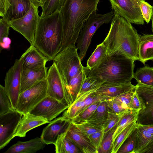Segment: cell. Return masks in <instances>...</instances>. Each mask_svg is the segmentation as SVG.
<instances>
[{
	"instance_id": "cell-1",
	"label": "cell",
	"mask_w": 153,
	"mask_h": 153,
	"mask_svg": "<svg viewBox=\"0 0 153 153\" xmlns=\"http://www.w3.org/2000/svg\"><path fill=\"white\" fill-rule=\"evenodd\" d=\"M139 38L131 23L115 14L109 30L102 43L107 48L108 55H123L135 61L139 60Z\"/></svg>"
},
{
	"instance_id": "cell-2",
	"label": "cell",
	"mask_w": 153,
	"mask_h": 153,
	"mask_svg": "<svg viewBox=\"0 0 153 153\" xmlns=\"http://www.w3.org/2000/svg\"><path fill=\"white\" fill-rule=\"evenodd\" d=\"M100 0H66L60 10L63 36L60 51L70 45H75L86 21L97 10Z\"/></svg>"
},
{
	"instance_id": "cell-3",
	"label": "cell",
	"mask_w": 153,
	"mask_h": 153,
	"mask_svg": "<svg viewBox=\"0 0 153 153\" xmlns=\"http://www.w3.org/2000/svg\"><path fill=\"white\" fill-rule=\"evenodd\" d=\"M63 36L62 19L60 11L40 17L33 45L49 61L53 60L60 52Z\"/></svg>"
},
{
	"instance_id": "cell-4",
	"label": "cell",
	"mask_w": 153,
	"mask_h": 153,
	"mask_svg": "<svg viewBox=\"0 0 153 153\" xmlns=\"http://www.w3.org/2000/svg\"><path fill=\"white\" fill-rule=\"evenodd\" d=\"M134 61L123 55H107L98 65L91 69L86 67L83 70L86 77L107 82L122 84L131 82L134 78Z\"/></svg>"
},
{
	"instance_id": "cell-5",
	"label": "cell",
	"mask_w": 153,
	"mask_h": 153,
	"mask_svg": "<svg viewBox=\"0 0 153 153\" xmlns=\"http://www.w3.org/2000/svg\"><path fill=\"white\" fill-rule=\"evenodd\" d=\"M61 76L65 87L71 79L83 70L77 49L70 45L60 51L53 60Z\"/></svg>"
},
{
	"instance_id": "cell-6",
	"label": "cell",
	"mask_w": 153,
	"mask_h": 153,
	"mask_svg": "<svg viewBox=\"0 0 153 153\" xmlns=\"http://www.w3.org/2000/svg\"><path fill=\"white\" fill-rule=\"evenodd\" d=\"M115 14L113 10L104 14H98L95 11L86 21L76 42V48L79 51L81 61L85 56L95 32L102 25L111 21Z\"/></svg>"
},
{
	"instance_id": "cell-7",
	"label": "cell",
	"mask_w": 153,
	"mask_h": 153,
	"mask_svg": "<svg viewBox=\"0 0 153 153\" xmlns=\"http://www.w3.org/2000/svg\"><path fill=\"white\" fill-rule=\"evenodd\" d=\"M47 87L45 78L20 93L16 110L23 115L29 114L47 96Z\"/></svg>"
},
{
	"instance_id": "cell-8",
	"label": "cell",
	"mask_w": 153,
	"mask_h": 153,
	"mask_svg": "<svg viewBox=\"0 0 153 153\" xmlns=\"http://www.w3.org/2000/svg\"><path fill=\"white\" fill-rule=\"evenodd\" d=\"M38 7L32 3L27 13L23 17L9 22L10 27L23 35L33 45L36 27L40 16Z\"/></svg>"
},
{
	"instance_id": "cell-9",
	"label": "cell",
	"mask_w": 153,
	"mask_h": 153,
	"mask_svg": "<svg viewBox=\"0 0 153 153\" xmlns=\"http://www.w3.org/2000/svg\"><path fill=\"white\" fill-rule=\"evenodd\" d=\"M115 14L124 17L130 23L143 25V18L140 6L146 0H109Z\"/></svg>"
},
{
	"instance_id": "cell-10",
	"label": "cell",
	"mask_w": 153,
	"mask_h": 153,
	"mask_svg": "<svg viewBox=\"0 0 153 153\" xmlns=\"http://www.w3.org/2000/svg\"><path fill=\"white\" fill-rule=\"evenodd\" d=\"M23 62V59L21 57L16 59L13 65L6 73L4 79V89L15 110L16 109L20 94Z\"/></svg>"
},
{
	"instance_id": "cell-11",
	"label": "cell",
	"mask_w": 153,
	"mask_h": 153,
	"mask_svg": "<svg viewBox=\"0 0 153 153\" xmlns=\"http://www.w3.org/2000/svg\"><path fill=\"white\" fill-rule=\"evenodd\" d=\"M68 105L47 95L29 114L50 122L68 107Z\"/></svg>"
},
{
	"instance_id": "cell-12",
	"label": "cell",
	"mask_w": 153,
	"mask_h": 153,
	"mask_svg": "<svg viewBox=\"0 0 153 153\" xmlns=\"http://www.w3.org/2000/svg\"><path fill=\"white\" fill-rule=\"evenodd\" d=\"M23 114L16 110L0 115V149L13 139Z\"/></svg>"
},
{
	"instance_id": "cell-13",
	"label": "cell",
	"mask_w": 153,
	"mask_h": 153,
	"mask_svg": "<svg viewBox=\"0 0 153 153\" xmlns=\"http://www.w3.org/2000/svg\"><path fill=\"white\" fill-rule=\"evenodd\" d=\"M143 99L145 108L139 113L137 123L153 124V87L137 83L135 90Z\"/></svg>"
},
{
	"instance_id": "cell-14",
	"label": "cell",
	"mask_w": 153,
	"mask_h": 153,
	"mask_svg": "<svg viewBox=\"0 0 153 153\" xmlns=\"http://www.w3.org/2000/svg\"><path fill=\"white\" fill-rule=\"evenodd\" d=\"M46 78L48 83L47 95L68 105L62 79L54 62L48 70Z\"/></svg>"
},
{
	"instance_id": "cell-15",
	"label": "cell",
	"mask_w": 153,
	"mask_h": 153,
	"mask_svg": "<svg viewBox=\"0 0 153 153\" xmlns=\"http://www.w3.org/2000/svg\"><path fill=\"white\" fill-rule=\"evenodd\" d=\"M71 121L63 119L61 117L50 122L42 132L40 137L47 145H55L59 136L65 132Z\"/></svg>"
},
{
	"instance_id": "cell-16",
	"label": "cell",
	"mask_w": 153,
	"mask_h": 153,
	"mask_svg": "<svg viewBox=\"0 0 153 153\" xmlns=\"http://www.w3.org/2000/svg\"><path fill=\"white\" fill-rule=\"evenodd\" d=\"M66 134L82 153H97V150L91 143L88 136L83 134L71 121L68 127Z\"/></svg>"
},
{
	"instance_id": "cell-17",
	"label": "cell",
	"mask_w": 153,
	"mask_h": 153,
	"mask_svg": "<svg viewBox=\"0 0 153 153\" xmlns=\"http://www.w3.org/2000/svg\"><path fill=\"white\" fill-rule=\"evenodd\" d=\"M31 4L30 0H7L2 18L9 22L21 18L27 13Z\"/></svg>"
},
{
	"instance_id": "cell-18",
	"label": "cell",
	"mask_w": 153,
	"mask_h": 153,
	"mask_svg": "<svg viewBox=\"0 0 153 153\" xmlns=\"http://www.w3.org/2000/svg\"><path fill=\"white\" fill-rule=\"evenodd\" d=\"M23 60L22 69H32L46 66L48 59L33 45L30 46L21 56Z\"/></svg>"
},
{
	"instance_id": "cell-19",
	"label": "cell",
	"mask_w": 153,
	"mask_h": 153,
	"mask_svg": "<svg viewBox=\"0 0 153 153\" xmlns=\"http://www.w3.org/2000/svg\"><path fill=\"white\" fill-rule=\"evenodd\" d=\"M48 69L45 66L35 69H22L21 74L20 94L46 78Z\"/></svg>"
},
{
	"instance_id": "cell-20",
	"label": "cell",
	"mask_w": 153,
	"mask_h": 153,
	"mask_svg": "<svg viewBox=\"0 0 153 153\" xmlns=\"http://www.w3.org/2000/svg\"><path fill=\"white\" fill-rule=\"evenodd\" d=\"M135 85L131 82L117 84L105 81L96 91L98 95L107 98L114 97L122 94L133 91Z\"/></svg>"
},
{
	"instance_id": "cell-21",
	"label": "cell",
	"mask_w": 153,
	"mask_h": 153,
	"mask_svg": "<svg viewBox=\"0 0 153 153\" xmlns=\"http://www.w3.org/2000/svg\"><path fill=\"white\" fill-rule=\"evenodd\" d=\"M46 145L41 137H37L27 141H19L4 153H35L43 149Z\"/></svg>"
},
{
	"instance_id": "cell-22",
	"label": "cell",
	"mask_w": 153,
	"mask_h": 153,
	"mask_svg": "<svg viewBox=\"0 0 153 153\" xmlns=\"http://www.w3.org/2000/svg\"><path fill=\"white\" fill-rule=\"evenodd\" d=\"M50 122L41 117L29 114L23 115L15 132L14 137H25L27 133L30 130Z\"/></svg>"
},
{
	"instance_id": "cell-23",
	"label": "cell",
	"mask_w": 153,
	"mask_h": 153,
	"mask_svg": "<svg viewBox=\"0 0 153 153\" xmlns=\"http://www.w3.org/2000/svg\"><path fill=\"white\" fill-rule=\"evenodd\" d=\"M134 131L136 142L134 153H147L153 147V134L140 124L137 123Z\"/></svg>"
},
{
	"instance_id": "cell-24",
	"label": "cell",
	"mask_w": 153,
	"mask_h": 153,
	"mask_svg": "<svg viewBox=\"0 0 153 153\" xmlns=\"http://www.w3.org/2000/svg\"><path fill=\"white\" fill-rule=\"evenodd\" d=\"M85 77L82 70L72 78L65 87V98L69 107L76 99Z\"/></svg>"
},
{
	"instance_id": "cell-25",
	"label": "cell",
	"mask_w": 153,
	"mask_h": 153,
	"mask_svg": "<svg viewBox=\"0 0 153 153\" xmlns=\"http://www.w3.org/2000/svg\"><path fill=\"white\" fill-rule=\"evenodd\" d=\"M139 36V60L145 64L148 60H153V34Z\"/></svg>"
},
{
	"instance_id": "cell-26",
	"label": "cell",
	"mask_w": 153,
	"mask_h": 153,
	"mask_svg": "<svg viewBox=\"0 0 153 153\" xmlns=\"http://www.w3.org/2000/svg\"><path fill=\"white\" fill-rule=\"evenodd\" d=\"M67 131L59 136L55 146L56 153H80V150L66 134Z\"/></svg>"
},
{
	"instance_id": "cell-27",
	"label": "cell",
	"mask_w": 153,
	"mask_h": 153,
	"mask_svg": "<svg viewBox=\"0 0 153 153\" xmlns=\"http://www.w3.org/2000/svg\"><path fill=\"white\" fill-rule=\"evenodd\" d=\"M98 89L84 92L77 97L72 104L64 112L61 116L63 119L71 121L77 112L82 106L86 98L90 95L96 91Z\"/></svg>"
},
{
	"instance_id": "cell-28",
	"label": "cell",
	"mask_w": 153,
	"mask_h": 153,
	"mask_svg": "<svg viewBox=\"0 0 153 153\" xmlns=\"http://www.w3.org/2000/svg\"><path fill=\"white\" fill-rule=\"evenodd\" d=\"M108 115V108L106 100H105L100 102L93 114L86 121L103 127Z\"/></svg>"
},
{
	"instance_id": "cell-29",
	"label": "cell",
	"mask_w": 153,
	"mask_h": 153,
	"mask_svg": "<svg viewBox=\"0 0 153 153\" xmlns=\"http://www.w3.org/2000/svg\"><path fill=\"white\" fill-rule=\"evenodd\" d=\"M139 110H131L126 112L122 116L113 135L114 142L120 134L132 122L137 121Z\"/></svg>"
},
{
	"instance_id": "cell-30",
	"label": "cell",
	"mask_w": 153,
	"mask_h": 153,
	"mask_svg": "<svg viewBox=\"0 0 153 153\" xmlns=\"http://www.w3.org/2000/svg\"><path fill=\"white\" fill-rule=\"evenodd\" d=\"M134 78L138 83L153 87V67L146 66L138 69Z\"/></svg>"
},
{
	"instance_id": "cell-31",
	"label": "cell",
	"mask_w": 153,
	"mask_h": 153,
	"mask_svg": "<svg viewBox=\"0 0 153 153\" xmlns=\"http://www.w3.org/2000/svg\"><path fill=\"white\" fill-rule=\"evenodd\" d=\"M107 55V49L102 43L97 46L93 53L87 60V66L91 69L100 63Z\"/></svg>"
},
{
	"instance_id": "cell-32",
	"label": "cell",
	"mask_w": 153,
	"mask_h": 153,
	"mask_svg": "<svg viewBox=\"0 0 153 153\" xmlns=\"http://www.w3.org/2000/svg\"><path fill=\"white\" fill-rule=\"evenodd\" d=\"M137 124L136 121L132 122L120 134L114 142L112 153L117 152L122 145L134 131Z\"/></svg>"
},
{
	"instance_id": "cell-33",
	"label": "cell",
	"mask_w": 153,
	"mask_h": 153,
	"mask_svg": "<svg viewBox=\"0 0 153 153\" xmlns=\"http://www.w3.org/2000/svg\"><path fill=\"white\" fill-rule=\"evenodd\" d=\"M66 0H46L43 6L41 17L49 15L56 11H60Z\"/></svg>"
},
{
	"instance_id": "cell-34",
	"label": "cell",
	"mask_w": 153,
	"mask_h": 153,
	"mask_svg": "<svg viewBox=\"0 0 153 153\" xmlns=\"http://www.w3.org/2000/svg\"><path fill=\"white\" fill-rule=\"evenodd\" d=\"M117 125L108 132L104 133L101 145L98 151V153H112L114 143L113 135Z\"/></svg>"
},
{
	"instance_id": "cell-35",
	"label": "cell",
	"mask_w": 153,
	"mask_h": 153,
	"mask_svg": "<svg viewBox=\"0 0 153 153\" xmlns=\"http://www.w3.org/2000/svg\"><path fill=\"white\" fill-rule=\"evenodd\" d=\"M15 110L4 87L0 85V115Z\"/></svg>"
},
{
	"instance_id": "cell-36",
	"label": "cell",
	"mask_w": 153,
	"mask_h": 153,
	"mask_svg": "<svg viewBox=\"0 0 153 153\" xmlns=\"http://www.w3.org/2000/svg\"><path fill=\"white\" fill-rule=\"evenodd\" d=\"M105 81L95 78L86 76L76 98L84 92L98 89Z\"/></svg>"
},
{
	"instance_id": "cell-37",
	"label": "cell",
	"mask_w": 153,
	"mask_h": 153,
	"mask_svg": "<svg viewBox=\"0 0 153 153\" xmlns=\"http://www.w3.org/2000/svg\"><path fill=\"white\" fill-rule=\"evenodd\" d=\"M101 101H97L92 104L81 113L75 117L71 121L72 122L78 123L86 121L93 114Z\"/></svg>"
},
{
	"instance_id": "cell-38",
	"label": "cell",
	"mask_w": 153,
	"mask_h": 153,
	"mask_svg": "<svg viewBox=\"0 0 153 153\" xmlns=\"http://www.w3.org/2000/svg\"><path fill=\"white\" fill-rule=\"evenodd\" d=\"M106 101L108 109L115 113H124L131 110L114 97L107 98Z\"/></svg>"
},
{
	"instance_id": "cell-39",
	"label": "cell",
	"mask_w": 153,
	"mask_h": 153,
	"mask_svg": "<svg viewBox=\"0 0 153 153\" xmlns=\"http://www.w3.org/2000/svg\"><path fill=\"white\" fill-rule=\"evenodd\" d=\"M74 124L83 134L88 136L103 130L102 127L95 125L87 121Z\"/></svg>"
},
{
	"instance_id": "cell-40",
	"label": "cell",
	"mask_w": 153,
	"mask_h": 153,
	"mask_svg": "<svg viewBox=\"0 0 153 153\" xmlns=\"http://www.w3.org/2000/svg\"><path fill=\"white\" fill-rule=\"evenodd\" d=\"M125 113L117 114L110 111L108 109V118L103 127L104 133L107 132L117 125L121 117Z\"/></svg>"
},
{
	"instance_id": "cell-41",
	"label": "cell",
	"mask_w": 153,
	"mask_h": 153,
	"mask_svg": "<svg viewBox=\"0 0 153 153\" xmlns=\"http://www.w3.org/2000/svg\"><path fill=\"white\" fill-rule=\"evenodd\" d=\"M135 142L136 134L134 130L122 145L117 153H134Z\"/></svg>"
},
{
	"instance_id": "cell-42",
	"label": "cell",
	"mask_w": 153,
	"mask_h": 153,
	"mask_svg": "<svg viewBox=\"0 0 153 153\" xmlns=\"http://www.w3.org/2000/svg\"><path fill=\"white\" fill-rule=\"evenodd\" d=\"M105 100H106L105 97L97 94L95 92L91 94L86 98L82 106L78 111L75 117L81 113L93 103Z\"/></svg>"
},
{
	"instance_id": "cell-43",
	"label": "cell",
	"mask_w": 153,
	"mask_h": 153,
	"mask_svg": "<svg viewBox=\"0 0 153 153\" xmlns=\"http://www.w3.org/2000/svg\"><path fill=\"white\" fill-rule=\"evenodd\" d=\"M129 108L131 110H139L140 111L145 108L143 99L135 90L134 91Z\"/></svg>"
},
{
	"instance_id": "cell-44",
	"label": "cell",
	"mask_w": 153,
	"mask_h": 153,
	"mask_svg": "<svg viewBox=\"0 0 153 153\" xmlns=\"http://www.w3.org/2000/svg\"><path fill=\"white\" fill-rule=\"evenodd\" d=\"M140 7L144 20L149 23L151 19L152 6L145 1H143L141 3Z\"/></svg>"
},
{
	"instance_id": "cell-45",
	"label": "cell",
	"mask_w": 153,
	"mask_h": 153,
	"mask_svg": "<svg viewBox=\"0 0 153 153\" xmlns=\"http://www.w3.org/2000/svg\"><path fill=\"white\" fill-rule=\"evenodd\" d=\"M104 134L103 130L98 131L88 136L92 145L97 151L100 147Z\"/></svg>"
},
{
	"instance_id": "cell-46",
	"label": "cell",
	"mask_w": 153,
	"mask_h": 153,
	"mask_svg": "<svg viewBox=\"0 0 153 153\" xmlns=\"http://www.w3.org/2000/svg\"><path fill=\"white\" fill-rule=\"evenodd\" d=\"M9 22L2 18L0 19V41L5 37H8L10 28Z\"/></svg>"
},
{
	"instance_id": "cell-47",
	"label": "cell",
	"mask_w": 153,
	"mask_h": 153,
	"mask_svg": "<svg viewBox=\"0 0 153 153\" xmlns=\"http://www.w3.org/2000/svg\"><path fill=\"white\" fill-rule=\"evenodd\" d=\"M134 91L126 92L114 98L124 105L129 108Z\"/></svg>"
},
{
	"instance_id": "cell-48",
	"label": "cell",
	"mask_w": 153,
	"mask_h": 153,
	"mask_svg": "<svg viewBox=\"0 0 153 153\" xmlns=\"http://www.w3.org/2000/svg\"><path fill=\"white\" fill-rule=\"evenodd\" d=\"M11 43V40L8 37L3 38L0 41V51L3 49H9L10 48Z\"/></svg>"
},
{
	"instance_id": "cell-49",
	"label": "cell",
	"mask_w": 153,
	"mask_h": 153,
	"mask_svg": "<svg viewBox=\"0 0 153 153\" xmlns=\"http://www.w3.org/2000/svg\"><path fill=\"white\" fill-rule=\"evenodd\" d=\"M32 3L36 7H41L43 6L46 0H30Z\"/></svg>"
},
{
	"instance_id": "cell-50",
	"label": "cell",
	"mask_w": 153,
	"mask_h": 153,
	"mask_svg": "<svg viewBox=\"0 0 153 153\" xmlns=\"http://www.w3.org/2000/svg\"><path fill=\"white\" fill-rule=\"evenodd\" d=\"M151 19L152 21V32L153 33V6H152V14Z\"/></svg>"
},
{
	"instance_id": "cell-51",
	"label": "cell",
	"mask_w": 153,
	"mask_h": 153,
	"mask_svg": "<svg viewBox=\"0 0 153 153\" xmlns=\"http://www.w3.org/2000/svg\"><path fill=\"white\" fill-rule=\"evenodd\" d=\"M147 153H153V147Z\"/></svg>"
}]
</instances>
